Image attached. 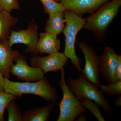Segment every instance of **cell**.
<instances>
[{"mask_svg": "<svg viewBox=\"0 0 121 121\" xmlns=\"http://www.w3.org/2000/svg\"><path fill=\"white\" fill-rule=\"evenodd\" d=\"M3 10V9H2V7L1 6V5H0V11H2V10Z\"/></svg>", "mask_w": 121, "mask_h": 121, "instance_id": "obj_27", "label": "cell"}, {"mask_svg": "<svg viewBox=\"0 0 121 121\" xmlns=\"http://www.w3.org/2000/svg\"><path fill=\"white\" fill-rule=\"evenodd\" d=\"M119 55L110 47L104 48L103 53L99 56V71L105 80L109 83L117 82L115 74L117 68Z\"/></svg>", "mask_w": 121, "mask_h": 121, "instance_id": "obj_10", "label": "cell"}, {"mask_svg": "<svg viewBox=\"0 0 121 121\" xmlns=\"http://www.w3.org/2000/svg\"><path fill=\"white\" fill-rule=\"evenodd\" d=\"M64 12H57L48 13L49 18L46 21L45 32L56 35L62 32L65 27Z\"/></svg>", "mask_w": 121, "mask_h": 121, "instance_id": "obj_15", "label": "cell"}, {"mask_svg": "<svg viewBox=\"0 0 121 121\" xmlns=\"http://www.w3.org/2000/svg\"><path fill=\"white\" fill-rule=\"evenodd\" d=\"M0 5L4 10L11 13L14 9H20L17 0H0Z\"/></svg>", "mask_w": 121, "mask_h": 121, "instance_id": "obj_22", "label": "cell"}, {"mask_svg": "<svg viewBox=\"0 0 121 121\" xmlns=\"http://www.w3.org/2000/svg\"><path fill=\"white\" fill-rule=\"evenodd\" d=\"M15 62L11 67L10 74L19 80L25 82H36L44 78V73L37 67L28 65L24 56L20 54L14 59Z\"/></svg>", "mask_w": 121, "mask_h": 121, "instance_id": "obj_8", "label": "cell"}, {"mask_svg": "<svg viewBox=\"0 0 121 121\" xmlns=\"http://www.w3.org/2000/svg\"><path fill=\"white\" fill-rule=\"evenodd\" d=\"M15 99L9 103L7 107L8 121H23V116Z\"/></svg>", "mask_w": 121, "mask_h": 121, "instance_id": "obj_17", "label": "cell"}, {"mask_svg": "<svg viewBox=\"0 0 121 121\" xmlns=\"http://www.w3.org/2000/svg\"><path fill=\"white\" fill-rule=\"evenodd\" d=\"M39 39L37 25L31 24L25 30H11L8 43L10 48L16 44H24L27 47L26 52L35 54L37 53L36 47Z\"/></svg>", "mask_w": 121, "mask_h": 121, "instance_id": "obj_7", "label": "cell"}, {"mask_svg": "<svg viewBox=\"0 0 121 121\" xmlns=\"http://www.w3.org/2000/svg\"><path fill=\"white\" fill-rule=\"evenodd\" d=\"M43 5L44 10L49 13L57 12H65L66 9L61 3L55 0H40Z\"/></svg>", "mask_w": 121, "mask_h": 121, "instance_id": "obj_20", "label": "cell"}, {"mask_svg": "<svg viewBox=\"0 0 121 121\" xmlns=\"http://www.w3.org/2000/svg\"><path fill=\"white\" fill-rule=\"evenodd\" d=\"M64 13L66 24L62 32L65 37V49L63 52L80 73L82 70V62L76 53V38L78 33L84 27L86 20L69 10H65Z\"/></svg>", "mask_w": 121, "mask_h": 121, "instance_id": "obj_2", "label": "cell"}, {"mask_svg": "<svg viewBox=\"0 0 121 121\" xmlns=\"http://www.w3.org/2000/svg\"><path fill=\"white\" fill-rule=\"evenodd\" d=\"M115 105L117 107L121 106V96H118V97L115 100L114 102Z\"/></svg>", "mask_w": 121, "mask_h": 121, "instance_id": "obj_25", "label": "cell"}, {"mask_svg": "<svg viewBox=\"0 0 121 121\" xmlns=\"http://www.w3.org/2000/svg\"><path fill=\"white\" fill-rule=\"evenodd\" d=\"M111 0H60L66 10L72 11L80 16L93 14L106 2Z\"/></svg>", "mask_w": 121, "mask_h": 121, "instance_id": "obj_11", "label": "cell"}, {"mask_svg": "<svg viewBox=\"0 0 121 121\" xmlns=\"http://www.w3.org/2000/svg\"><path fill=\"white\" fill-rule=\"evenodd\" d=\"M17 98L14 95L4 91H0V121H5L4 113L9 103L12 100H16Z\"/></svg>", "mask_w": 121, "mask_h": 121, "instance_id": "obj_21", "label": "cell"}, {"mask_svg": "<svg viewBox=\"0 0 121 121\" xmlns=\"http://www.w3.org/2000/svg\"><path fill=\"white\" fill-rule=\"evenodd\" d=\"M100 90L109 96L120 95L121 94V80L107 85H100Z\"/></svg>", "mask_w": 121, "mask_h": 121, "instance_id": "obj_19", "label": "cell"}, {"mask_svg": "<svg viewBox=\"0 0 121 121\" xmlns=\"http://www.w3.org/2000/svg\"><path fill=\"white\" fill-rule=\"evenodd\" d=\"M79 100L83 105L90 111L98 121H105L99 110V106L95 102L84 98H81Z\"/></svg>", "mask_w": 121, "mask_h": 121, "instance_id": "obj_18", "label": "cell"}, {"mask_svg": "<svg viewBox=\"0 0 121 121\" xmlns=\"http://www.w3.org/2000/svg\"><path fill=\"white\" fill-rule=\"evenodd\" d=\"M68 60L63 52H57L45 56H33L30 59V64L40 68L45 74L61 70L66 65Z\"/></svg>", "mask_w": 121, "mask_h": 121, "instance_id": "obj_9", "label": "cell"}, {"mask_svg": "<svg viewBox=\"0 0 121 121\" xmlns=\"http://www.w3.org/2000/svg\"><path fill=\"white\" fill-rule=\"evenodd\" d=\"M59 85L63 92V97L59 104L60 114L57 121H73L77 117L87 111L66 83L64 68L61 69Z\"/></svg>", "mask_w": 121, "mask_h": 121, "instance_id": "obj_4", "label": "cell"}, {"mask_svg": "<svg viewBox=\"0 0 121 121\" xmlns=\"http://www.w3.org/2000/svg\"><path fill=\"white\" fill-rule=\"evenodd\" d=\"M17 19L11 13L4 10L0 12V42L8 41L11 28L17 23Z\"/></svg>", "mask_w": 121, "mask_h": 121, "instance_id": "obj_16", "label": "cell"}, {"mask_svg": "<svg viewBox=\"0 0 121 121\" xmlns=\"http://www.w3.org/2000/svg\"><path fill=\"white\" fill-rule=\"evenodd\" d=\"M36 47L37 53L48 55L58 52L60 41L57 35L46 32L40 33Z\"/></svg>", "mask_w": 121, "mask_h": 121, "instance_id": "obj_13", "label": "cell"}, {"mask_svg": "<svg viewBox=\"0 0 121 121\" xmlns=\"http://www.w3.org/2000/svg\"><path fill=\"white\" fill-rule=\"evenodd\" d=\"M115 79L117 81L121 80V56L119 55L118 63L115 74Z\"/></svg>", "mask_w": 121, "mask_h": 121, "instance_id": "obj_23", "label": "cell"}, {"mask_svg": "<svg viewBox=\"0 0 121 121\" xmlns=\"http://www.w3.org/2000/svg\"><path fill=\"white\" fill-rule=\"evenodd\" d=\"M77 119H76L75 121H86V115L83 113L82 114L79 115Z\"/></svg>", "mask_w": 121, "mask_h": 121, "instance_id": "obj_26", "label": "cell"}, {"mask_svg": "<svg viewBox=\"0 0 121 121\" xmlns=\"http://www.w3.org/2000/svg\"><path fill=\"white\" fill-rule=\"evenodd\" d=\"M121 0H111L104 4L86 19L84 28L98 34L107 30L117 15Z\"/></svg>", "mask_w": 121, "mask_h": 121, "instance_id": "obj_5", "label": "cell"}, {"mask_svg": "<svg viewBox=\"0 0 121 121\" xmlns=\"http://www.w3.org/2000/svg\"><path fill=\"white\" fill-rule=\"evenodd\" d=\"M84 55L85 63L82 74L98 88L101 85L99 56L94 48L85 42L76 41Z\"/></svg>", "mask_w": 121, "mask_h": 121, "instance_id": "obj_6", "label": "cell"}, {"mask_svg": "<svg viewBox=\"0 0 121 121\" xmlns=\"http://www.w3.org/2000/svg\"><path fill=\"white\" fill-rule=\"evenodd\" d=\"M67 85L78 99L82 98L90 99L101 107L106 115H112V108L109 103L104 97L101 91L91 82L83 75H80L76 79L69 78Z\"/></svg>", "mask_w": 121, "mask_h": 121, "instance_id": "obj_3", "label": "cell"}, {"mask_svg": "<svg viewBox=\"0 0 121 121\" xmlns=\"http://www.w3.org/2000/svg\"><path fill=\"white\" fill-rule=\"evenodd\" d=\"M56 102H52L48 105L29 110L23 114V121H48Z\"/></svg>", "mask_w": 121, "mask_h": 121, "instance_id": "obj_14", "label": "cell"}, {"mask_svg": "<svg viewBox=\"0 0 121 121\" xmlns=\"http://www.w3.org/2000/svg\"><path fill=\"white\" fill-rule=\"evenodd\" d=\"M4 91L17 98L26 94L35 95L46 101L56 102L57 99L56 90L52 86L47 78L35 82H20L4 78Z\"/></svg>", "mask_w": 121, "mask_h": 121, "instance_id": "obj_1", "label": "cell"}, {"mask_svg": "<svg viewBox=\"0 0 121 121\" xmlns=\"http://www.w3.org/2000/svg\"><path fill=\"white\" fill-rule=\"evenodd\" d=\"M56 1H57V2H59V1H60V0H55Z\"/></svg>", "mask_w": 121, "mask_h": 121, "instance_id": "obj_28", "label": "cell"}, {"mask_svg": "<svg viewBox=\"0 0 121 121\" xmlns=\"http://www.w3.org/2000/svg\"><path fill=\"white\" fill-rule=\"evenodd\" d=\"M4 78L0 71V91H4Z\"/></svg>", "mask_w": 121, "mask_h": 121, "instance_id": "obj_24", "label": "cell"}, {"mask_svg": "<svg viewBox=\"0 0 121 121\" xmlns=\"http://www.w3.org/2000/svg\"><path fill=\"white\" fill-rule=\"evenodd\" d=\"M20 54L9 46L8 41L0 42V71L4 78L10 79V71L14 59Z\"/></svg>", "mask_w": 121, "mask_h": 121, "instance_id": "obj_12", "label": "cell"}]
</instances>
